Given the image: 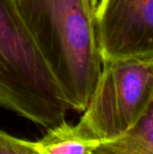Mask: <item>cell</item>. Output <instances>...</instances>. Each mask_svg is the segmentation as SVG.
I'll return each mask as SVG.
<instances>
[{
	"label": "cell",
	"mask_w": 153,
	"mask_h": 154,
	"mask_svg": "<svg viewBox=\"0 0 153 154\" xmlns=\"http://www.w3.org/2000/svg\"><path fill=\"white\" fill-rule=\"evenodd\" d=\"M96 22L103 61L153 57V0H99Z\"/></svg>",
	"instance_id": "4"
},
{
	"label": "cell",
	"mask_w": 153,
	"mask_h": 154,
	"mask_svg": "<svg viewBox=\"0 0 153 154\" xmlns=\"http://www.w3.org/2000/svg\"><path fill=\"white\" fill-rule=\"evenodd\" d=\"M153 102V57L103 61V69L76 125L82 136L102 143L130 131Z\"/></svg>",
	"instance_id": "3"
},
{
	"label": "cell",
	"mask_w": 153,
	"mask_h": 154,
	"mask_svg": "<svg viewBox=\"0 0 153 154\" xmlns=\"http://www.w3.org/2000/svg\"><path fill=\"white\" fill-rule=\"evenodd\" d=\"M27 151L21 138L0 129V154H27Z\"/></svg>",
	"instance_id": "7"
},
{
	"label": "cell",
	"mask_w": 153,
	"mask_h": 154,
	"mask_svg": "<svg viewBox=\"0 0 153 154\" xmlns=\"http://www.w3.org/2000/svg\"><path fill=\"white\" fill-rule=\"evenodd\" d=\"M26 148H27V147H26ZM27 149H29V148H27ZM27 154H36V153H35V152H33V151L29 150V151H27Z\"/></svg>",
	"instance_id": "8"
},
{
	"label": "cell",
	"mask_w": 153,
	"mask_h": 154,
	"mask_svg": "<svg viewBox=\"0 0 153 154\" xmlns=\"http://www.w3.org/2000/svg\"><path fill=\"white\" fill-rule=\"evenodd\" d=\"M92 154H153V102L130 131L101 144Z\"/></svg>",
	"instance_id": "6"
},
{
	"label": "cell",
	"mask_w": 153,
	"mask_h": 154,
	"mask_svg": "<svg viewBox=\"0 0 153 154\" xmlns=\"http://www.w3.org/2000/svg\"><path fill=\"white\" fill-rule=\"evenodd\" d=\"M92 1H93L94 5H96H96H98V2H99V0H92Z\"/></svg>",
	"instance_id": "9"
},
{
	"label": "cell",
	"mask_w": 153,
	"mask_h": 154,
	"mask_svg": "<svg viewBox=\"0 0 153 154\" xmlns=\"http://www.w3.org/2000/svg\"><path fill=\"white\" fill-rule=\"evenodd\" d=\"M25 147L36 154H92L102 142L82 136L76 126L63 121L47 128V132L37 140L21 138Z\"/></svg>",
	"instance_id": "5"
},
{
	"label": "cell",
	"mask_w": 153,
	"mask_h": 154,
	"mask_svg": "<svg viewBox=\"0 0 153 154\" xmlns=\"http://www.w3.org/2000/svg\"><path fill=\"white\" fill-rule=\"evenodd\" d=\"M0 106L44 128L70 110L15 0H0Z\"/></svg>",
	"instance_id": "2"
},
{
	"label": "cell",
	"mask_w": 153,
	"mask_h": 154,
	"mask_svg": "<svg viewBox=\"0 0 153 154\" xmlns=\"http://www.w3.org/2000/svg\"><path fill=\"white\" fill-rule=\"evenodd\" d=\"M70 110L83 112L103 69L92 0H15Z\"/></svg>",
	"instance_id": "1"
}]
</instances>
